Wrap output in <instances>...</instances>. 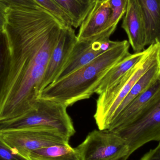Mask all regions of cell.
<instances>
[{"instance_id":"7402d4cb","label":"cell","mask_w":160,"mask_h":160,"mask_svg":"<svg viewBox=\"0 0 160 160\" xmlns=\"http://www.w3.org/2000/svg\"><path fill=\"white\" fill-rule=\"evenodd\" d=\"M10 6L26 8H37L42 7L34 0H1Z\"/></svg>"},{"instance_id":"4316f807","label":"cell","mask_w":160,"mask_h":160,"mask_svg":"<svg viewBox=\"0 0 160 160\" xmlns=\"http://www.w3.org/2000/svg\"></svg>"},{"instance_id":"52a82bcc","label":"cell","mask_w":160,"mask_h":160,"mask_svg":"<svg viewBox=\"0 0 160 160\" xmlns=\"http://www.w3.org/2000/svg\"><path fill=\"white\" fill-rule=\"evenodd\" d=\"M80 160H127L129 148L116 133L94 130L75 148Z\"/></svg>"},{"instance_id":"484cf974","label":"cell","mask_w":160,"mask_h":160,"mask_svg":"<svg viewBox=\"0 0 160 160\" xmlns=\"http://www.w3.org/2000/svg\"><path fill=\"white\" fill-rule=\"evenodd\" d=\"M96 1H98V2H102V1H106V0H95Z\"/></svg>"},{"instance_id":"8992f818","label":"cell","mask_w":160,"mask_h":160,"mask_svg":"<svg viewBox=\"0 0 160 160\" xmlns=\"http://www.w3.org/2000/svg\"><path fill=\"white\" fill-rule=\"evenodd\" d=\"M0 138L15 154L28 159L34 150L69 144L70 140L53 129L40 127L0 132Z\"/></svg>"},{"instance_id":"ba28073f","label":"cell","mask_w":160,"mask_h":160,"mask_svg":"<svg viewBox=\"0 0 160 160\" xmlns=\"http://www.w3.org/2000/svg\"><path fill=\"white\" fill-rule=\"evenodd\" d=\"M118 43L119 41H112L109 38L93 40H78L72 49L67 62L55 82L63 78L89 63L102 53L115 47Z\"/></svg>"},{"instance_id":"5b68a950","label":"cell","mask_w":160,"mask_h":160,"mask_svg":"<svg viewBox=\"0 0 160 160\" xmlns=\"http://www.w3.org/2000/svg\"><path fill=\"white\" fill-rule=\"evenodd\" d=\"M112 132L126 142L128 158L147 143L160 142V93L134 120Z\"/></svg>"},{"instance_id":"603a6c76","label":"cell","mask_w":160,"mask_h":160,"mask_svg":"<svg viewBox=\"0 0 160 160\" xmlns=\"http://www.w3.org/2000/svg\"><path fill=\"white\" fill-rule=\"evenodd\" d=\"M140 160H160V142L156 148L147 152Z\"/></svg>"},{"instance_id":"6da1fadb","label":"cell","mask_w":160,"mask_h":160,"mask_svg":"<svg viewBox=\"0 0 160 160\" xmlns=\"http://www.w3.org/2000/svg\"><path fill=\"white\" fill-rule=\"evenodd\" d=\"M63 27L44 8H8L4 31L9 60L0 99V122L18 118L33 108Z\"/></svg>"},{"instance_id":"cb8c5ba5","label":"cell","mask_w":160,"mask_h":160,"mask_svg":"<svg viewBox=\"0 0 160 160\" xmlns=\"http://www.w3.org/2000/svg\"><path fill=\"white\" fill-rule=\"evenodd\" d=\"M9 6L0 0V28L4 30L7 21V11Z\"/></svg>"},{"instance_id":"d4e9b609","label":"cell","mask_w":160,"mask_h":160,"mask_svg":"<svg viewBox=\"0 0 160 160\" xmlns=\"http://www.w3.org/2000/svg\"><path fill=\"white\" fill-rule=\"evenodd\" d=\"M84 1L88 3H94L96 2L95 0H84Z\"/></svg>"},{"instance_id":"7a4b0ae2","label":"cell","mask_w":160,"mask_h":160,"mask_svg":"<svg viewBox=\"0 0 160 160\" xmlns=\"http://www.w3.org/2000/svg\"><path fill=\"white\" fill-rule=\"evenodd\" d=\"M130 47L127 40L62 79L44 88L38 98L63 103L67 107L89 98L109 70L127 56Z\"/></svg>"},{"instance_id":"9c48e42d","label":"cell","mask_w":160,"mask_h":160,"mask_svg":"<svg viewBox=\"0 0 160 160\" xmlns=\"http://www.w3.org/2000/svg\"><path fill=\"white\" fill-rule=\"evenodd\" d=\"M111 14V8L108 0L96 1L94 6L80 25L77 35L78 40H93L110 38L115 28L106 30V25Z\"/></svg>"},{"instance_id":"4fadbf2b","label":"cell","mask_w":160,"mask_h":160,"mask_svg":"<svg viewBox=\"0 0 160 160\" xmlns=\"http://www.w3.org/2000/svg\"><path fill=\"white\" fill-rule=\"evenodd\" d=\"M146 52V48L142 52L129 53L109 70L97 87L95 93L100 95L113 86L140 62Z\"/></svg>"},{"instance_id":"ffe728a7","label":"cell","mask_w":160,"mask_h":160,"mask_svg":"<svg viewBox=\"0 0 160 160\" xmlns=\"http://www.w3.org/2000/svg\"><path fill=\"white\" fill-rule=\"evenodd\" d=\"M111 8V14L106 25V30L116 29L118 24L126 14L128 0H108Z\"/></svg>"},{"instance_id":"7c38bea8","label":"cell","mask_w":160,"mask_h":160,"mask_svg":"<svg viewBox=\"0 0 160 160\" xmlns=\"http://www.w3.org/2000/svg\"><path fill=\"white\" fill-rule=\"evenodd\" d=\"M160 93V78L149 88L132 101L112 120L107 131L112 132L131 123Z\"/></svg>"},{"instance_id":"9a60e30c","label":"cell","mask_w":160,"mask_h":160,"mask_svg":"<svg viewBox=\"0 0 160 160\" xmlns=\"http://www.w3.org/2000/svg\"><path fill=\"white\" fill-rule=\"evenodd\" d=\"M160 78L159 60L157 63L148 69L133 86L127 97L117 109L113 116L111 123L133 100L149 88Z\"/></svg>"},{"instance_id":"5bb4252c","label":"cell","mask_w":160,"mask_h":160,"mask_svg":"<svg viewBox=\"0 0 160 160\" xmlns=\"http://www.w3.org/2000/svg\"><path fill=\"white\" fill-rule=\"evenodd\" d=\"M143 14L146 46L160 42V0H137Z\"/></svg>"},{"instance_id":"30bf717a","label":"cell","mask_w":160,"mask_h":160,"mask_svg":"<svg viewBox=\"0 0 160 160\" xmlns=\"http://www.w3.org/2000/svg\"><path fill=\"white\" fill-rule=\"evenodd\" d=\"M77 41L78 38L73 27H63L47 65L41 91L55 82L67 62Z\"/></svg>"},{"instance_id":"8fae6325","label":"cell","mask_w":160,"mask_h":160,"mask_svg":"<svg viewBox=\"0 0 160 160\" xmlns=\"http://www.w3.org/2000/svg\"><path fill=\"white\" fill-rule=\"evenodd\" d=\"M121 27L127 33L134 52H142L145 50L146 34L144 20L137 0H128V8Z\"/></svg>"},{"instance_id":"d6986e66","label":"cell","mask_w":160,"mask_h":160,"mask_svg":"<svg viewBox=\"0 0 160 160\" xmlns=\"http://www.w3.org/2000/svg\"><path fill=\"white\" fill-rule=\"evenodd\" d=\"M52 14L65 27H72V20L67 13L53 0H34Z\"/></svg>"},{"instance_id":"2e32d148","label":"cell","mask_w":160,"mask_h":160,"mask_svg":"<svg viewBox=\"0 0 160 160\" xmlns=\"http://www.w3.org/2000/svg\"><path fill=\"white\" fill-rule=\"evenodd\" d=\"M29 157L32 160H80L75 148L69 144L37 149L31 152Z\"/></svg>"},{"instance_id":"e0dca14e","label":"cell","mask_w":160,"mask_h":160,"mask_svg":"<svg viewBox=\"0 0 160 160\" xmlns=\"http://www.w3.org/2000/svg\"><path fill=\"white\" fill-rule=\"evenodd\" d=\"M72 20V27L78 28L87 17L95 2L88 3L84 0H53Z\"/></svg>"},{"instance_id":"277c9868","label":"cell","mask_w":160,"mask_h":160,"mask_svg":"<svg viewBox=\"0 0 160 160\" xmlns=\"http://www.w3.org/2000/svg\"><path fill=\"white\" fill-rule=\"evenodd\" d=\"M63 103L38 98L34 108L19 118L0 122V132L28 128H47L70 139L76 133L72 119Z\"/></svg>"},{"instance_id":"3957f363","label":"cell","mask_w":160,"mask_h":160,"mask_svg":"<svg viewBox=\"0 0 160 160\" xmlns=\"http://www.w3.org/2000/svg\"><path fill=\"white\" fill-rule=\"evenodd\" d=\"M140 62L113 86L99 95L94 119L98 129L107 130L114 114L140 78L160 60V43L148 47Z\"/></svg>"},{"instance_id":"44dd1931","label":"cell","mask_w":160,"mask_h":160,"mask_svg":"<svg viewBox=\"0 0 160 160\" xmlns=\"http://www.w3.org/2000/svg\"><path fill=\"white\" fill-rule=\"evenodd\" d=\"M26 159L28 158L15 154L0 138V160H25Z\"/></svg>"},{"instance_id":"ac0fdd59","label":"cell","mask_w":160,"mask_h":160,"mask_svg":"<svg viewBox=\"0 0 160 160\" xmlns=\"http://www.w3.org/2000/svg\"><path fill=\"white\" fill-rule=\"evenodd\" d=\"M9 60V48L4 30L0 28V99L6 79Z\"/></svg>"}]
</instances>
